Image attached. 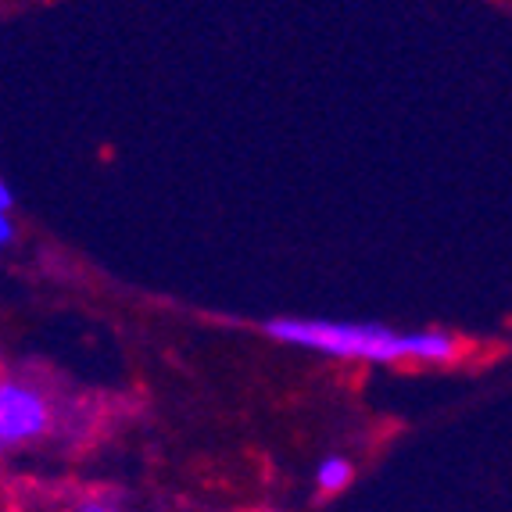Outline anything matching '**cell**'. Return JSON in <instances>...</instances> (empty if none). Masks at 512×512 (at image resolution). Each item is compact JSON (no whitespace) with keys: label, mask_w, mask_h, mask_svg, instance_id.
Segmentation results:
<instances>
[{"label":"cell","mask_w":512,"mask_h":512,"mask_svg":"<svg viewBox=\"0 0 512 512\" xmlns=\"http://www.w3.org/2000/svg\"><path fill=\"white\" fill-rule=\"evenodd\" d=\"M54 427V409L40 387L26 380H0V452L22 448Z\"/></svg>","instance_id":"2"},{"label":"cell","mask_w":512,"mask_h":512,"mask_svg":"<svg viewBox=\"0 0 512 512\" xmlns=\"http://www.w3.org/2000/svg\"><path fill=\"white\" fill-rule=\"evenodd\" d=\"M355 480V466H351L344 455H326L323 462L316 466V487L323 495H337L344 487Z\"/></svg>","instance_id":"3"},{"label":"cell","mask_w":512,"mask_h":512,"mask_svg":"<svg viewBox=\"0 0 512 512\" xmlns=\"http://www.w3.org/2000/svg\"><path fill=\"white\" fill-rule=\"evenodd\" d=\"M76 512H119L111 502H101V498H86L83 505H79Z\"/></svg>","instance_id":"5"},{"label":"cell","mask_w":512,"mask_h":512,"mask_svg":"<svg viewBox=\"0 0 512 512\" xmlns=\"http://www.w3.org/2000/svg\"><path fill=\"white\" fill-rule=\"evenodd\" d=\"M265 337L291 344L301 351H316L348 362H444L462 359L466 344L444 330H391L376 323H337V319H298L280 316L262 326Z\"/></svg>","instance_id":"1"},{"label":"cell","mask_w":512,"mask_h":512,"mask_svg":"<svg viewBox=\"0 0 512 512\" xmlns=\"http://www.w3.org/2000/svg\"><path fill=\"white\" fill-rule=\"evenodd\" d=\"M11 205H15L11 187L0 180V248H4V244H11V237H15V226H11Z\"/></svg>","instance_id":"4"},{"label":"cell","mask_w":512,"mask_h":512,"mask_svg":"<svg viewBox=\"0 0 512 512\" xmlns=\"http://www.w3.org/2000/svg\"><path fill=\"white\" fill-rule=\"evenodd\" d=\"M248 512H276V509H248Z\"/></svg>","instance_id":"6"}]
</instances>
